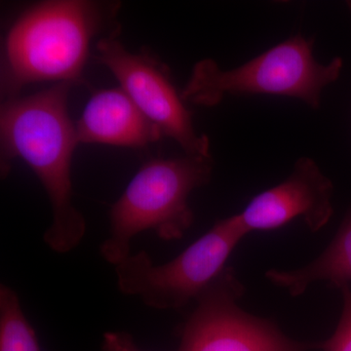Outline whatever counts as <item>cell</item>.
<instances>
[{
    "instance_id": "cell-1",
    "label": "cell",
    "mask_w": 351,
    "mask_h": 351,
    "mask_svg": "<svg viewBox=\"0 0 351 351\" xmlns=\"http://www.w3.org/2000/svg\"><path fill=\"white\" fill-rule=\"evenodd\" d=\"M71 83H54L31 96L4 101L0 112L1 176L15 159L38 176L51 205L52 221L43 235L48 247L66 254L80 244L86 223L73 203L71 160L80 145L69 113Z\"/></svg>"
},
{
    "instance_id": "cell-2",
    "label": "cell",
    "mask_w": 351,
    "mask_h": 351,
    "mask_svg": "<svg viewBox=\"0 0 351 351\" xmlns=\"http://www.w3.org/2000/svg\"><path fill=\"white\" fill-rule=\"evenodd\" d=\"M119 2L48 0L29 6L4 38L1 96L17 98L34 83H80L92 41L117 34Z\"/></svg>"
},
{
    "instance_id": "cell-3",
    "label": "cell",
    "mask_w": 351,
    "mask_h": 351,
    "mask_svg": "<svg viewBox=\"0 0 351 351\" xmlns=\"http://www.w3.org/2000/svg\"><path fill=\"white\" fill-rule=\"evenodd\" d=\"M212 156L152 158L138 169L110 212V233L101 257L117 265L131 256V241L152 230L163 240L181 239L193 225L189 205L193 191L211 181Z\"/></svg>"
},
{
    "instance_id": "cell-4",
    "label": "cell",
    "mask_w": 351,
    "mask_h": 351,
    "mask_svg": "<svg viewBox=\"0 0 351 351\" xmlns=\"http://www.w3.org/2000/svg\"><path fill=\"white\" fill-rule=\"evenodd\" d=\"M343 66L339 57L325 64L316 61L313 39L295 36L237 68L223 69L214 60H200L181 94L186 103L199 107H216L230 95H274L318 110L323 90L339 80Z\"/></svg>"
},
{
    "instance_id": "cell-5",
    "label": "cell",
    "mask_w": 351,
    "mask_h": 351,
    "mask_svg": "<svg viewBox=\"0 0 351 351\" xmlns=\"http://www.w3.org/2000/svg\"><path fill=\"white\" fill-rule=\"evenodd\" d=\"M248 233L237 215L217 221L186 250L156 265L145 251L115 265L122 294L135 295L156 309H180L198 297L228 265V258Z\"/></svg>"
},
{
    "instance_id": "cell-6",
    "label": "cell",
    "mask_w": 351,
    "mask_h": 351,
    "mask_svg": "<svg viewBox=\"0 0 351 351\" xmlns=\"http://www.w3.org/2000/svg\"><path fill=\"white\" fill-rule=\"evenodd\" d=\"M245 287L228 267L196 299L195 311L182 328L178 351H309L319 343L288 338L276 323L239 306Z\"/></svg>"
},
{
    "instance_id": "cell-7",
    "label": "cell",
    "mask_w": 351,
    "mask_h": 351,
    "mask_svg": "<svg viewBox=\"0 0 351 351\" xmlns=\"http://www.w3.org/2000/svg\"><path fill=\"white\" fill-rule=\"evenodd\" d=\"M96 49L97 62L110 69L163 137L175 141L186 156H211L209 138L195 130L193 114L162 63L147 53L127 50L117 34L99 39Z\"/></svg>"
},
{
    "instance_id": "cell-8",
    "label": "cell",
    "mask_w": 351,
    "mask_h": 351,
    "mask_svg": "<svg viewBox=\"0 0 351 351\" xmlns=\"http://www.w3.org/2000/svg\"><path fill=\"white\" fill-rule=\"evenodd\" d=\"M332 195L331 180L313 158L302 156L287 179L252 198L237 217L248 234L277 230L295 219L317 232L334 214Z\"/></svg>"
},
{
    "instance_id": "cell-9",
    "label": "cell",
    "mask_w": 351,
    "mask_h": 351,
    "mask_svg": "<svg viewBox=\"0 0 351 351\" xmlns=\"http://www.w3.org/2000/svg\"><path fill=\"white\" fill-rule=\"evenodd\" d=\"M75 129L80 144L138 149L163 137L121 87L96 92L85 106Z\"/></svg>"
},
{
    "instance_id": "cell-10",
    "label": "cell",
    "mask_w": 351,
    "mask_h": 351,
    "mask_svg": "<svg viewBox=\"0 0 351 351\" xmlns=\"http://www.w3.org/2000/svg\"><path fill=\"white\" fill-rule=\"evenodd\" d=\"M265 278L287 291L291 297L304 295L309 286L327 281L341 289L351 282V209L346 215L331 243L315 260L301 269H269Z\"/></svg>"
},
{
    "instance_id": "cell-11",
    "label": "cell",
    "mask_w": 351,
    "mask_h": 351,
    "mask_svg": "<svg viewBox=\"0 0 351 351\" xmlns=\"http://www.w3.org/2000/svg\"><path fill=\"white\" fill-rule=\"evenodd\" d=\"M0 351H41L17 293L6 285L0 287Z\"/></svg>"
},
{
    "instance_id": "cell-12",
    "label": "cell",
    "mask_w": 351,
    "mask_h": 351,
    "mask_svg": "<svg viewBox=\"0 0 351 351\" xmlns=\"http://www.w3.org/2000/svg\"><path fill=\"white\" fill-rule=\"evenodd\" d=\"M343 295V311L336 331L331 338L319 343L323 351H351V288L350 284L339 289Z\"/></svg>"
},
{
    "instance_id": "cell-13",
    "label": "cell",
    "mask_w": 351,
    "mask_h": 351,
    "mask_svg": "<svg viewBox=\"0 0 351 351\" xmlns=\"http://www.w3.org/2000/svg\"><path fill=\"white\" fill-rule=\"evenodd\" d=\"M103 351H141L130 334L125 332H108L104 335Z\"/></svg>"
}]
</instances>
